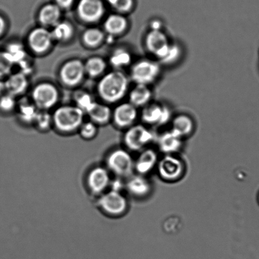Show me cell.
Here are the masks:
<instances>
[{
    "mask_svg": "<svg viewBox=\"0 0 259 259\" xmlns=\"http://www.w3.org/2000/svg\"><path fill=\"white\" fill-rule=\"evenodd\" d=\"M158 61L152 58H141L132 64L131 78L136 85L151 86L156 82L161 73Z\"/></svg>",
    "mask_w": 259,
    "mask_h": 259,
    "instance_id": "3957f363",
    "label": "cell"
},
{
    "mask_svg": "<svg viewBox=\"0 0 259 259\" xmlns=\"http://www.w3.org/2000/svg\"><path fill=\"white\" fill-rule=\"evenodd\" d=\"M171 43L163 30H149L144 40L147 52L158 62L164 55Z\"/></svg>",
    "mask_w": 259,
    "mask_h": 259,
    "instance_id": "7c38bea8",
    "label": "cell"
},
{
    "mask_svg": "<svg viewBox=\"0 0 259 259\" xmlns=\"http://www.w3.org/2000/svg\"><path fill=\"white\" fill-rule=\"evenodd\" d=\"M194 129V122L186 114H180L172 119L171 130L182 139L190 136Z\"/></svg>",
    "mask_w": 259,
    "mask_h": 259,
    "instance_id": "603a6c76",
    "label": "cell"
},
{
    "mask_svg": "<svg viewBox=\"0 0 259 259\" xmlns=\"http://www.w3.org/2000/svg\"><path fill=\"white\" fill-rule=\"evenodd\" d=\"M159 151L166 155H172L182 148V138L171 130L164 132L157 137Z\"/></svg>",
    "mask_w": 259,
    "mask_h": 259,
    "instance_id": "ffe728a7",
    "label": "cell"
},
{
    "mask_svg": "<svg viewBox=\"0 0 259 259\" xmlns=\"http://www.w3.org/2000/svg\"><path fill=\"white\" fill-rule=\"evenodd\" d=\"M116 13L122 15L128 14L134 9V0H106Z\"/></svg>",
    "mask_w": 259,
    "mask_h": 259,
    "instance_id": "e575fe53",
    "label": "cell"
},
{
    "mask_svg": "<svg viewBox=\"0 0 259 259\" xmlns=\"http://www.w3.org/2000/svg\"><path fill=\"white\" fill-rule=\"evenodd\" d=\"M138 116V108L128 101L119 104L114 109L112 121L118 128L127 129L136 124Z\"/></svg>",
    "mask_w": 259,
    "mask_h": 259,
    "instance_id": "9a60e30c",
    "label": "cell"
},
{
    "mask_svg": "<svg viewBox=\"0 0 259 259\" xmlns=\"http://www.w3.org/2000/svg\"><path fill=\"white\" fill-rule=\"evenodd\" d=\"M62 10L55 4L44 5L38 13V20L40 26L45 27H54L61 21Z\"/></svg>",
    "mask_w": 259,
    "mask_h": 259,
    "instance_id": "7402d4cb",
    "label": "cell"
},
{
    "mask_svg": "<svg viewBox=\"0 0 259 259\" xmlns=\"http://www.w3.org/2000/svg\"><path fill=\"white\" fill-rule=\"evenodd\" d=\"M129 91L127 76L120 70H114L104 75L97 85V93L101 100L115 103L123 100Z\"/></svg>",
    "mask_w": 259,
    "mask_h": 259,
    "instance_id": "6da1fadb",
    "label": "cell"
},
{
    "mask_svg": "<svg viewBox=\"0 0 259 259\" xmlns=\"http://www.w3.org/2000/svg\"><path fill=\"white\" fill-rule=\"evenodd\" d=\"M17 103L15 96L5 92L0 96V113L10 114L16 110Z\"/></svg>",
    "mask_w": 259,
    "mask_h": 259,
    "instance_id": "836d02e7",
    "label": "cell"
},
{
    "mask_svg": "<svg viewBox=\"0 0 259 259\" xmlns=\"http://www.w3.org/2000/svg\"><path fill=\"white\" fill-rule=\"evenodd\" d=\"M53 126L60 133L69 134L78 131L85 114L75 105H62L52 114Z\"/></svg>",
    "mask_w": 259,
    "mask_h": 259,
    "instance_id": "7a4b0ae2",
    "label": "cell"
},
{
    "mask_svg": "<svg viewBox=\"0 0 259 259\" xmlns=\"http://www.w3.org/2000/svg\"><path fill=\"white\" fill-rule=\"evenodd\" d=\"M106 167L116 177L128 178L135 170V162L128 151L117 149L109 154L106 158Z\"/></svg>",
    "mask_w": 259,
    "mask_h": 259,
    "instance_id": "5b68a950",
    "label": "cell"
},
{
    "mask_svg": "<svg viewBox=\"0 0 259 259\" xmlns=\"http://www.w3.org/2000/svg\"><path fill=\"white\" fill-rule=\"evenodd\" d=\"M54 42L65 43L74 35L75 29L72 23L67 20H61L51 30Z\"/></svg>",
    "mask_w": 259,
    "mask_h": 259,
    "instance_id": "484cf974",
    "label": "cell"
},
{
    "mask_svg": "<svg viewBox=\"0 0 259 259\" xmlns=\"http://www.w3.org/2000/svg\"><path fill=\"white\" fill-rule=\"evenodd\" d=\"M4 51L14 66L19 65L27 58L26 50L24 46L19 42L9 43Z\"/></svg>",
    "mask_w": 259,
    "mask_h": 259,
    "instance_id": "f546056e",
    "label": "cell"
},
{
    "mask_svg": "<svg viewBox=\"0 0 259 259\" xmlns=\"http://www.w3.org/2000/svg\"><path fill=\"white\" fill-rule=\"evenodd\" d=\"M113 110L106 104L97 102L87 114L91 121L97 125H105L112 120Z\"/></svg>",
    "mask_w": 259,
    "mask_h": 259,
    "instance_id": "d4e9b609",
    "label": "cell"
},
{
    "mask_svg": "<svg viewBox=\"0 0 259 259\" xmlns=\"http://www.w3.org/2000/svg\"><path fill=\"white\" fill-rule=\"evenodd\" d=\"M128 102L136 108H144L152 102V91L150 86L136 85L128 91Z\"/></svg>",
    "mask_w": 259,
    "mask_h": 259,
    "instance_id": "44dd1931",
    "label": "cell"
},
{
    "mask_svg": "<svg viewBox=\"0 0 259 259\" xmlns=\"http://www.w3.org/2000/svg\"><path fill=\"white\" fill-rule=\"evenodd\" d=\"M34 125L40 131H48L53 126L52 114L49 111L39 110L34 122Z\"/></svg>",
    "mask_w": 259,
    "mask_h": 259,
    "instance_id": "d6a6232c",
    "label": "cell"
},
{
    "mask_svg": "<svg viewBox=\"0 0 259 259\" xmlns=\"http://www.w3.org/2000/svg\"><path fill=\"white\" fill-rule=\"evenodd\" d=\"M59 99V90L52 83H40L32 89L31 100L39 110L49 111L57 105Z\"/></svg>",
    "mask_w": 259,
    "mask_h": 259,
    "instance_id": "8992f818",
    "label": "cell"
},
{
    "mask_svg": "<svg viewBox=\"0 0 259 259\" xmlns=\"http://www.w3.org/2000/svg\"><path fill=\"white\" fill-rule=\"evenodd\" d=\"M156 138L154 132L147 126L134 124L126 129L123 141L128 151L137 152L143 151Z\"/></svg>",
    "mask_w": 259,
    "mask_h": 259,
    "instance_id": "277c9868",
    "label": "cell"
},
{
    "mask_svg": "<svg viewBox=\"0 0 259 259\" xmlns=\"http://www.w3.org/2000/svg\"><path fill=\"white\" fill-rule=\"evenodd\" d=\"M106 38L105 32L98 27H90L83 31L82 40L86 47L95 48L100 47Z\"/></svg>",
    "mask_w": 259,
    "mask_h": 259,
    "instance_id": "f1b7e54d",
    "label": "cell"
},
{
    "mask_svg": "<svg viewBox=\"0 0 259 259\" xmlns=\"http://www.w3.org/2000/svg\"><path fill=\"white\" fill-rule=\"evenodd\" d=\"M55 4L61 10H68L70 9L74 4L75 0H55Z\"/></svg>",
    "mask_w": 259,
    "mask_h": 259,
    "instance_id": "f35d334b",
    "label": "cell"
},
{
    "mask_svg": "<svg viewBox=\"0 0 259 259\" xmlns=\"http://www.w3.org/2000/svg\"><path fill=\"white\" fill-rule=\"evenodd\" d=\"M98 204L105 214L113 217H118L125 214L128 208V202L122 192L110 191L100 195Z\"/></svg>",
    "mask_w": 259,
    "mask_h": 259,
    "instance_id": "52a82bcc",
    "label": "cell"
},
{
    "mask_svg": "<svg viewBox=\"0 0 259 259\" xmlns=\"http://www.w3.org/2000/svg\"><path fill=\"white\" fill-rule=\"evenodd\" d=\"M105 6L102 0H79L77 5V15L82 21L95 24L103 19Z\"/></svg>",
    "mask_w": 259,
    "mask_h": 259,
    "instance_id": "30bf717a",
    "label": "cell"
},
{
    "mask_svg": "<svg viewBox=\"0 0 259 259\" xmlns=\"http://www.w3.org/2000/svg\"><path fill=\"white\" fill-rule=\"evenodd\" d=\"M150 30H162V24L159 20H152L150 24Z\"/></svg>",
    "mask_w": 259,
    "mask_h": 259,
    "instance_id": "60d3db41",
    "label": "cell"
},
{
    "mask_svg": "<svg viewBox=\"0 0 259 259\" xmlns=\"http://www.w3.org/2000/svg\"><path fill=\"white\" fill-rule=\"evenodd\" d=\"M79 134L83 139L90 140L95 138L97 135L98 128L97 124L90 121L83 122L80 128L78 129Z\"/></svg>",
    "mask_w": 259,
    "mask_h": 259,
    "instance_id": "8d00e7d4",
    "label": "cell"
},
{
    "mask_svg": "<svg viewBox=\"0 0 259 259\" xmlns=\"http://www.w3.org/2000/svg\"><path fill=\"white\" fill-rule=\"evenodd\" d=\"M16 111L20 121L27 124H34L39 110L32 100L22 99L18 101Z\"/></svg>",
    "mask_w": 259,
    "mask_h": 259,
    "instance_id": "cb8c5ba5",
    "label": "cell"
},
{
    "mask_svg": "<svg viewBox=\"0 0 259 259\" xmlns=\"http://www.w3.org/2000/svg\"><path fill=\"white\" fill-rule=\"evenodd\" d=\"M110 172L107 167L97 166L91 170L86 178L89 190L95 195H101L110 188L111 181Z\"/></svg>",
    "mask_w": 259,
    "mask_h": 259,
    "instance_id": "5bb4252c",
    "label": "cell"
},
{
    "mask_svg": "<svg viewBox=\"0 0 259 259\" xmlns=\"http://www.w3.org/2000/svg\"><path fill=\"white\" fill-rule=\"evenodd\" d=\"M5 92V83L4 80H1L0 79V96L4 94Z\"/></svg>",
    "mask_w": 259,
    "mask_h": 259,
    "instance_id": "b9f144b4",
    "label": "cell"
},
{
    "mask_svg": "<svg viewBox=\"0 0 259 259\" xmlns=\"http://www.w3.org/2000/svg\"><path fill=\"white\" fill-rule=\"evenodd\" d=\"M107 62L103 58L94 56L89 58L84 62V68L86 75L90 78H96L102 77L105 75Z\"/></svg>",
    "mask_w": 259,
    "mask_h": 259,
    "instance_id": "4316f807",
    "label": "cell"
},
{
    "mask_svg": "<svg viewBox=\"0 0 259 259\" xmlns=\"http://www.w3.org/2000/svg\"><path fill=\"white\" fill-rule=\"evenodd\" d=\"M14 65L10 60L4 50H0V79L5 80V79L12 73Z\"/></svg>",
    "mask_w": 259,
    "mask_h": 259,
    "instance_id": "d590c367",
    "label": "cell"
},
{
    "mask_svg": "<svg viewBox=\"0 0 259 259\" xmlns=\"http://www.w3.org/2000/svg\"><path fill=\"white\" fill-rule=\"evenodd\" d=\"M141 116L144 124L150 127L166 125L172 118L168 106L157 102L150 103L142 108Z\"/></svg>",
    "mask_w": 259,
    "mask_h": 259,
    "instance_id": "ba28073f",
    "label": "cell"
},
{
    "mask_svg": "<svg viewBox=\"0 0 259 259\" xmlns=\"http://www.w3.org/2000/svg\"><path fill=\"white\" fill-rule=\"evenodd\" d=\"M158 163V156L157 152L152 149H146L141 152V154L135 162V170L137 174L146 176L150 173Z\"/></svg>",
    "mask_w": 259,
    "mask_h": 259,
    "instance_id": "d6986e66",
    "label": "cell"
},
{
    "mask_svg": "<svg viewBox=\"0 0 259 259\" xmlns=\"http://www.w3.org/2000/svg\"><path fill=\"white\" fill-rule=\"evenodd\" d=\"M5 92L17 97L26 92L29 86L28 76L20 72L12 73L4 80Z\"/></svg>",
    "mask_w": 259,
    "mask_h": 259,
    "instance_id": "e0dca14e",
    "label": "cell"
},
{
    "mask_svg": "<svg viewBox=\"0 0 259 259\" xmlns=\"http://www.w3.org/2000/svg\"><path fill=\"white\" fill-rule=\"evenodd\" d=\"M125 189L132 196L142 199L151 193L152 187L151 182L146 177L137 174L128 177L125 183Z\"/></svg>",
    "mask_w": 259,
    "mask_h": 259,
    "instance_id": "ac0fdd59",
    "label": "cell"
},
{
    "mask_svg": "<svg viewBox=\"0 0 259 259\" xmlns=\"http://www.w3.org/2000/svg\"><path fill=\"white\" fill-rule=\"evenodd\" d=\"M85 76L84 62L77 58L65 62L59 71L60 81L67 87L79 85Z\"/></svg>",
    "mask_w": 259,
    "mask_h": 259,
    "instance_id": "9c48e42d",
    "label": "cell"
},
{
    "mask_svg": "<svg viewBox=\"0 0 259 259\" xmlns=\"http://www.w3.org/2000/svg\"><path fill=\"white\" fill-rule=\"evenodd\" d=\"M157 171L161 178L164 181H176L182 178L185 167L183 162L172 155H166L157 163Z\"/></svg>",
    "mask_w": 259,
    "mask_h": 259,
    "instance_id": "4fadbf2b",
    "label": "cell"
},
{
    "mask_svg": "<svg viewBox=\"0 0 259 259\" xmlns=\"http://www.w3.org/2000/svg\"><path fill=\"white\" fill-rule=\"evenodd\" d=\"M8 24L6 19L0 14V39L4 36L7 30Z\"/></svg>",
    "mask_w": 259,
    "mask_h": 259,
    "instance_id": "ab89813d",
    "label": "cell"
},
{
    "mask_svg": "<svg viewBox=\"0 0 259 259\" xmlns=\"http://www.w3.org/2000/svg\"><path fill=\"white\" fill-rule=\"evenodd\" d=\"M54 42L51 30L48 28L39 26L34 28L27 35L28 47L32 52L37 55L47 53Z\"/></svg>",
    "mask_w": 259,
    "mask_h": 259,
    "instance_id": "8fae6325",
    "label": "cell"
},
{
    "mask_svg": "<svg viewBox=\"0 0 259 259\" xmlns=\"http://www.w3.org/2000/svg\"><path fill=\"white\" fill-rule=\"evenodd\" d=\"M110 188L112 191L121 192L125 189V183H124L120 177H116L115 179H111Z\"/></svg>",
    "mask_w": 259,
    "mask_h": 259,
    "instance_id": "74e56055",
    "label": "cell"
},
{
    "mask_svg": "<svg viewBox=\"0 0 259 259\" xmlns=\"http://www.w3.org/2000/svg\"><path fill=\"white\" fill-rule=\"evenodd\" d=\"M73 101L77 107L87 114L96 103L95 98L88 91L78 90L73 96Z\"/></svg>",
    "mask_w": 259,
    "mask_h": 259,
    "instance_id": "4dcf8cb0",
    "label": "cell"
},
{
    "mask_svg": "<svg viewBox=\"0 0 259 259\" xmlns=\"http://www.w3.org/2000/svg\"><path fill=\"white\" fill-rule=\"evenodd\" d=\"M109 62L115 70L128 67L132 62V55L126 48L119 47L114 50L110 56Z\"/></svg>",
    "mask_w": 259,
    "mask_h": 259,
    "instance_id": "83f0119b",
    "label": "cell"
},
{
    "mask_svg": "<svg viewBox=\"0 0 259 259\" xmlns=\"http://www.w3.org/2000/svg\"><path fill=\"white\" fill-rule=\"evenodd\" d=\"M182 50L181 47L176 43H171L166 53L159 62L161 64L171 65L178 62L182 57Z\"/></svg>",
    "mask_w": 259,
    "mask_h": 259,
    "instance_id": "1f68e13d",
    "label": "cell"
},
{
    "mask_svg": "<svg viewBox=\"0 0 259 259\" xmlns=\"http://www.w3.org/2000/svg\"><path fill=\"white\" fill-rule=\"evenodd\" d=\"M129 26L127 18L120 14H111L106 18L104 22V31L105 34L113 38L120 36L125 33Z\"/></svg>",
    "mask_w": 259,
    "mask_h": 259,
    "instance_id": "2e32d148",
    "label": "cell"
}]
</instances>
